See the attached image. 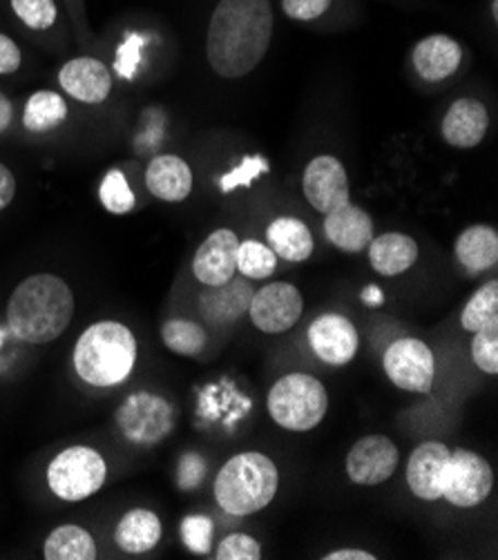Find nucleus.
Instances as JSON below:
<instances>
[{"label": "nucleus", "mask_w": 498, "mask_h": 560, "mask_svg": "<svg viewBox=\"0 0 498 560\" xmlns=\"http://www.w3.org/2000/svg\"><path fill=\"white\" fill-rule=\"evenodd\" d=\"M270 36L268 0H219L208 25V63L224 79L246 77L262 63Z\"/></svg>", "instance_id": "1"}, {"label": "nucleus", "mask_w": 498, "mask_h": 560, "mask_svg": "<svg viewBox=\"0 0 498 560\" xmlns=\"http://www.w3.org/2000/svg\"><path fill=\"white\" fill-rule=\"evenodd\" d=\"M74 317V293L54 272H36L14 289L8 302V326L27 345H49L68 330Z\"/></svg>", "instance_id": "2"}, {"label": "nucleus", "mask_w": 498, "mask_h": 560, "mask_svg": "<svg viewBox=\"0 0 498 560\" xmlns=\"http://www.w3.org/2000/svg\"><path fill=\"white\" fill-rule=\"evenodd\" d=\"M135 332L115 319H103L88 326L72 351L77 375L96 388L124 384L137 364Z\"/></svg>", "instance_id": "3"}, {"label": "nucleus", "mask_w": 498, "mask_h": 560, "mask_svg": "<svg viewBox=\"0 0 498 560\" xmlns=\"http://www.w3.org/2000/svg\"><path fill=\"white\" fill-rule=\"evenodd\" d=\"M280 487V471L259 452H242L219 469L212 493L229 516H253L266 510Z\"/></svg>", "instance_id": "4"}, {"label": "nucleus", "mask_w": 498, "mask_h": 560, "mask_svg": "<svg viewBox=\"0 0 498 560\" xmlns=\"http://www.w3.org/2000/svg\"><path fill=\"white\" fill-rule=\"evenodd\" d=\"M266 407L270 418L287 431L304 433L315 429L328 411L324 384L309 373H289L268 390Z\"/></svg>", "instance_id": "5"}, {"label": "nucleus", "mask_w": 498, "mask_h": 560, "mask_svg": "<svg viewBox=\"0 0 498 560\" xmlns=\"http://www.w3.org/2000/svg\"><path fill=\"white\" fill-rule=\"evenodd\" d=\"M107 478L105 458L85 444H74L51 458L47 467V487L49 491L66 500L81 502L92 498Z\"/></svg>", "instance_id": "6"}, {"label": "nucleus", "mask_w": 498, "mask_h": 560, "mask_svg": "<svg viewBox=\"0 0 498 560\" xmlns=\"http://www.w3.org/2000/svg\"><path fill=\"white\" fill-rule=\"evenodd\" d=\"M115 422L128 442L154 446L173 433L175 411L165 398L150 390H137L119 405Z\"/></svg>", "instance_id": "7"}, {"label": "nucleus", "mask_w": 498, "mask_h": 560, "mask_svg": "<svg viewBox=\"0 0 498 560\" xmlns=\"http://www.w3.org/2000/svg\"><path fill=\"white\" fill-rule=\"evenodd\" d=\"M491 487L494 471L483 456L470 450H456L450 454L445 471H442V498L450 505L461 510L478 508L491 493Z\"/></svg>", "instance_id": "8"}, {"label": "nucleus", "mask_w": 498, "mask_h": 560, "mask_svg": "<svg viewBox=\"0 0 498 560\" xmlns=\"http://www.w3.org/2000/svg\"><path fill=\"white\" fill-rule=\"evenodd\" d=\"M382 369L398 388L412 390V394H429L436 377V358L422 340L403 338L384 351Z\"/></svg>", "instance_id": "9"}, {"label": "nucleus", "mask_w": 498, "mask_h": 560, "mask_svg": "<svg viewBox=\"0 0 498 560\" xmlns=\"http://www.w3.org/2000/svg\"><path fill=\"white\" fill-rule=\"evenodd\" d=\"M304 313L302 293L287 282H270L253 293L248 315L255 328L268 335H280L293 328Z\"/></svg>", "instance_id": "10"}, {"label": "nucleus", "mask_w": 498, "mask_h": 560, "mask_svg": "<svg viewBox=\"0 0 498 560\" xmlns=\"http://www.w3.org/2000/svg\"><path fill=\"white\" fill-rule=\"evenodd\" d=\"M401 452L386 435H364L360 438L347 456V476L354 485L375 487L390 480L398 469Z\"/></svg>", "instance_id": "11"}, {"label": "nucleus", "mask_w": 498, "mask_h": 560, "mask_svg": "<svg viewBox=\"0 0 498 560\" xmlns=\"http://www.w3.org/2000/svg\"><path fill=\"white\" fill-rule=\"evenodd\" d=\"M309 345L324 364L345 366L360 349V335L349 317L324 313L309 326Z\"/></svg>", "instance_id": "12"}, {"label": "nucleus", "mask_w": 498, "mask_h": 560, "mask_svg": "<svg viewBox=\"0 0 498 560\" xmlns=\"http://www.w3.org/2000/svg\"><path fill=\"white\" fill-rule=\"evenodd\" d=\"M302 190L306 201L322 214L349 201V177L340 159L315 156L304 171Z\"/></svg>", "instance_id": "13"}, {"label": "nucleus", "mask_w": 498, "mask_h": 560, "mask_svg": "<svg viewBox=\"0 0 498 560\" xmlns=\"http://www.w3.org/2000/svg\"><path fill=\"white\" fill-rule=\"evenodd\" d=\"M240 240L233 231L219 229L210 233L193 257V275L204 287H221L238 272Z\"/></svg>", "instance_id": "14"}, {"label": "nucleus", "mask_w": 498, "mask_h": 560, "mask_svg": "<svg viewBox=\"0 0 498 560\" xmlns=\"http://www.w3.org/2000/svg\"><path fill=\"white\" fill-rule=\"evenodd\" d=\"M61 90L79 103L101 105L115 88L109 68L94 56H77L59 70Z\"/></svg>", "instance_id": "15"}, {"label": "nucleus", "mask_w": 498, "mask_h": 560, "mask_svg": "<svg viewBox=\"0 0 498 560\" xmlns=\"http://www.w3.org/2000/svg\"><path fill=\"white\" fill-rule=\"evenodd\" d=\"M450 446L442 442H422L409 456L407 485L409 491L427 502L442 498V471L450 460Z\"/></svg>", "instance_id": "16"}, {"label": "nucleus", "mask_w": 498, "mask_h": 560, "mask_svg": "<svg viewBox=\"0 0 498 560\" xmlns=\"http://www.w3.org/2000/svg\"><path fill=\"white\" fill-rule=\"evenodd\" d=\"M324 235L326 240L340 248L343 253H362L371 240L373 233V219L367 210L360 206H354L351 201L334 208L324 217Z\"/></svg>", "instance_id": "17"}, {"label": "nucleus", "mask_w": 498, "mask_h": 560, "mask_svg": "<svg viewBox=\"0 0 498 560\" xmlns=\"http://www.w3.org/2000/svg\"><path fill=\"white\" fill-rule=\"evenodd\" d=\"M253 284L246 277H233L221 287H208L199 298V311L208 324L227 326L240 322L251 306Z\"/></svg>", "instance_id": "18"}, {"label": "nucleus", "mask_w": 498, "mask_h": 560, "mask_svg": "<svg viewBox=\"0 0 498 560\" xmlns=\"http://www.w3.org/2000/svg\"><path fill=\"white\" fill-rule=\"evenodd\" d=\"M489 128L487 107L476 98H459L442 117V139L459 150L476 148Z\"/></svg>", "instance_id": "19"}, {"label": "nucleus", "mask_w": 498, "mask_h": 560, "mask_svg": "<svg viewBox=\"0 0 498 560\" xmlns=\"http://www.w3.org/2000/svg\"><path fill=\"white\" fill-rule=\"evenodd\" d=\"M412 61H414L416 72L425 81H429V83L445 81L461 68L463 49L452 36L431 34V36H425L414 47Z\"/></svg>", "instance_id": "20"}, {"label": "nucleus", "mask_w": 498, "mask_h": 560, "mask_svg": "<svg viewBox=\"0 0 498 560\" xmlns=\"http://www.w3.org/2000/svg\"><path fill=\"white\" fill-rule=\"evenodd\" d=\"M146 186L152 197L177 203L193 192V171L177 154H159L146 167Z\"/></svg>", "instance_id": "21"}, {"label": "nucleus", "mask_w": 498, "mask_h": 560, "mask_svg": "<svg viewBox=\"0 0 498 560\" xmlns=\"http://www.w3.org/2000/svg\"><path fill=\"white\" fill-rule=\"evenodd\" d=\"M367 248L373 270L382 277L403 275L418 261V244L405 233L378 235Z\"/></svg>", "instance_id": "22"}, {"label": "nucleus", "mask_w": 498, "mask_h": 560, "mask_svg": "<svg viewBox=\"0 0 498 560\" xmlns=\"http://www.w3.org/2000/svg\"><path fill=\"white\" fill-rule=\"evenodd\" d=\"M266 240L275 255L293 264L306 261L315 248L309 226L298 217L273 219L266 229Z\"/></svg>", "instance_id": "23"}, {"label": "nucleus", "mask_w": 498, "mask_h": 560, "mask_svg": "<svg viewBox=\"0 0 498 560\" xmlns=\"http://www.w3.org/2000/svg\"><path fill=\"white\" fill-rule=\"evenodd\" d=\"M163 527L154 512L137 508L121 516L115 529V542L121 551L139 556L152 551L161 540Z\"/></svg>", "instance_id": "24"}, {"label": "nucleus", "mask_w": 498, "mask_h": 560, "mask_svg": "<svg viewBox=\"0 0 498 560\" xmlns=\"http://www.w3.org/2000/svg\"><path fill=\"white\" fill-rule=\"evenodd\" d=\"M456 259L472 275L489 270L498 261V233L485 223L465 229L456 240Z\"/></svg>", "instance_id": "25"}, {"label": "nucleus", "mask_w": 498, "mask_h": 560, "mask_svg": "<svg viewBox=\"0 0 498 560\" xmlns=\"http://www.w3.org/2000/svg\"><path fill=\"white\" fill-rule=\"evenodd\" d=\"M99 556L92 534L79 525H59L43 545L45 560H94Z\"/></svg>", "instance_id": "26"}, {"label": "nucleus", "mask_w": 498, "mask_h": 560, "mask_svg": "<svg viewBox=\"0 0 498 560\" xmlns=\"http://www.w3.org/2000/svg\"><path fill=\"white\" fill-rule=\"evenodd\" d=\"M68 112V103L59 92L38 90L25 103L23 128L34 135L51 132L66 124Z\"/></svg>", "instance_id": "27"}, {"label": "nucleus", "mask_w": 498, "mask_h": 560, "mask_svg": "<svg viewBox=\"0 0 498 560\" xmlns=\"http://www.w3.org/2000/svg\"><path fill=\"white\" fill-rule=\"evenodd\" d=\"M161 340L165 349L184 355V358H199L206 349V330L201 324L184 317L169 319L161 326Z\"/></svg>", "instance_id": "28"}, {"label": "nucleus", "mask_w": 498, "mask_h": 560, "mask_svg": "<svg viewBox=\"0 0 498 560\" xmlns=\"http://www.w3.org/2000/svg\"><path fill=\"white\" fill-rule=\"evenodd\" d=\"M498 322V282L491 279V282L483 284L465 304L461 313V326L467 332H476L485 328L487 324Z\"/></svg>", "instance_id": "29"}, {"label": "nucleus", "mask_w": 498, "mask_h": 560, "mask_svg": "<svg viewBox=\"0 0 498 560\" xmlns=\"http://www.w3.org/2000/svg\"><path fill=\"white\" fill-rule=\"evenodd\" d=\"M99 199L107 212L119 214V217L132 212L137 206V197L128 184V177L124 175V171H119V167H113V171L103 177L99 186Z\"/></svg>", "instance_id": "30"}, {"label": "nucleus", "mask_w": 498, "mask_h": 560, "mask_svg": "<svg viewBox=\"0 0 498 560\" xmlns=\"http://www.w3.org/2000/svg\"><path fill=\"white\" fill-rule=\"evenodd\" d=\"M278 268V255L255 240L240 242L238 246V272L246 279H266Z\"/></svg>", "instance_id": "31"}, {"label": "nucleus", "mask_w": 498, "mask_h": 560, "mask_svg": "<svg viewBox=\"0 0 498 560\" xmlns=\"http://www.w3.org/2000/svg\"><path fill=\"white\" fill-rule=\"evenodd\" d=\"M10 8L32 32H47L59 21L57 0H10Z\"/></svg>", "instance_id": "32"}, {"label": "nucleus", "mask_w": 498, "mask_h": 560, "mask_svg": "<svg viewBox=\"0 0 498 560\" xmlns=\"http://www.w3.org/2000/svg\"><path fill=\"white\" fill-rule=\"evenodd\" d=\"M472 358L483 373L487 375L498 373V322L487 324L485 328L474 332Z\"/></svg>", "instance_id": "33"}, {"label": "nucleus", "mask_w": 498, "mask_h": 560, "mask_svg": "<svg viewBox=\"0 0 498 560\" xmlns=\"http://www.w3.org/2000/svg\"><path fill=\"white\" fill-rule=\"evenodd\" d=\"M268 173V161L264 156H246L238 167H233L231 173H227L224 177L219 179V190L229 195L235 188H248L253 186V182L262 175Z\"/></svg>", "instance_id": "34"}, {"label": "nucleus", "mask_w": 498, "mask_h": 560, "mask_svg": "<svg viewBox=\"0 0 498 560\" xmlns=\"http://www.w3.org/2000/svg\"><path fill=\"white\" fill-rule=\"evenodd\" d=\"M212 532L215 525L208 516H188L179 525L182 540L193 553H208L212 549Z\"/></svg>", "instance_id": "35"}, {"label": "nucleus", "mask_w": 498, "mask_h": 560, "mask_svg": "<svg viewBox=\"0 0 498 560\" xmlns=\"http://www.w3.org/2000/svg\"><path fill=\"white\" fill-rule=\"evenodd\" d=\"M262 547L248 534H229L217 545V560H259Z\"/></svg>", "instance_id": "36"}, {"label": "nucleus", "mask_w": 498, "mask_h": 560, "mask_svg": "<svg viewBox=\"0 0 498 560\" xmlns=\"http://www.w3.org/2000/svg\"><path fill=\"white\" fill-rule=\"evenodd\" d=\"M206 471H208V465H206L204 456L190 452V454L182 456V460H179L177 482H179V487L184 491H193V489H197L204 482Z\"/></svg>", "instance_id": "37"}, {"label": "nucleus", "mask_w": 498, "mask_h": 560, "mask_svg": "<svg viewBox=\"0 0 498 560\" xmlns=\"http://www.w3.org/2000/svg\"><path fill=\"white\" fill-rule=\"evenodd\" d=\"M334 0H282V10L293 21H315L320 19Z\"/></svg>", "instance_id": "38"}, {"label": "nucleus", "mask_w": 498, "mask_h": 560, "mask_svg": "<svg viewBox=\"0 0 498 560\" xmlns=\"http://www.w3.org/2000/svg\"><path fill=\"white\" fill-rule=\"evenodd\" d=\"M23 66V51L19 43L0 32V77H10L16 74Z\"/></svg>", "instance_id": "39"}, {"label": "nucleus", "mask_w": 498, "mask_h": 560, "mask_svg": "<svg viewBox=\"0 0 498 560\" xmlns=\"http://www.w3.org/2000/svg\"><path fill=\"white\" fill-rule=\"evenodd\" d=\"M16 197V177L10 167L0 161V212L10 208Z\"/></svg>", "instance_id": "40"}, {"label": "nucleus", "mask_w": 498, "mask_h": 560, "mask_svg": "<svg viewBox=\"0 0 498 560\" xmlns=\"http://www.w3.org/2000/svg\"><path fill=\"white\" fill-rule=\"evenodd\" d=\"M139 45H141V38L139 36H132V40H128L124 47H121V59L117 63V70L124 74V77H132L135 74V68H137V61H139Z\"/></svg>", "instance_id": "41"}, {"label": "nucleus", "mask_w": 498, "mask_h": 560, "mask_svg": "<svg viewBox=\"0 0 498 560\" xmlns=\"http://www.w3.org/2000/svg\"><path fill=\"white\" fill-rule=\"evenodd\" d=\"M322 558L324 560H375L378 556H373L371 551H364V549H336Z\"/></svg>", "instance_id": "42"}, {"label": "nucleus", "mask_w": 498, "mask_h": 560, "mask_svg": "<svg viewBox=\"0 0 498 560\" xmlns=\"http://www.w3.org/2000/svg\"><path fill=\"white\" fill-rule=\"evenodd\" d=\"M12 121H14V105H12L10 96L0 92V135L8 132Z\"/></svg>", "instance_id": "43"}, {"label": "nucleus", "mask_w": 498, "mask_h": 560, "mask_svg": "<svg viewBox=\"0 0 498 560\" xmlns=\"http://www.w3.org/2000/svg\"><path fill=\"white\" fill-rule=\"evenodd\" d=\"M360 300L367 304V306H380L384 302V295L378 287H367L362 293H360Z\"/></svg>", "instance_id": "44"}, {"label": "nucleus", "mask_w": 498, "mask_h": 560, "mask_svg": "<svg viewBox=\"0 0 498 560\" xmlns=\"http://www.w3.org/2000/svg\"><path fill=\"white\" fill-rule=\"evenodd\" d=\"M491 12H494V19H498V0H491Z\"/></svg>", "instance_id": "45"}]
</instances>
